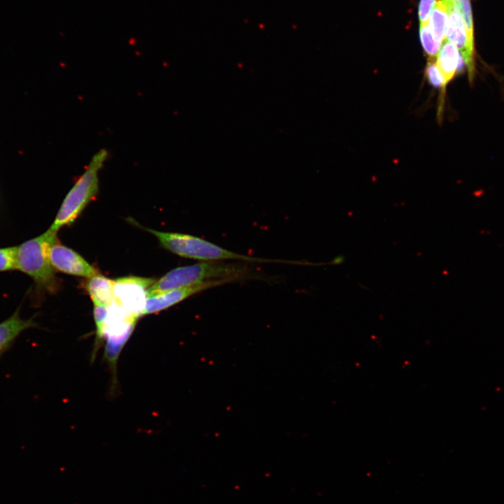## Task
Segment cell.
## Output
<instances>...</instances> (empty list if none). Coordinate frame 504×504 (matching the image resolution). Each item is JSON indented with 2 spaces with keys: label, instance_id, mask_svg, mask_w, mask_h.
<instances>
[{
  "label": "cell",
  "instance_id": "cell-1",
  "mask_svg": "<svg viewBox=\"0 0 504 504\" xmlns=\"http://www.w3.org/2000/svg\"><path fill=\"white\" fill-rule=\"evenodd\" d=\"M57 233L48 229L17 246L16 270L29 276L34 282L30 291L33 305H38L43 295H55L61 288L60 281L49 258V249L57 239Z\"/></svg>",
  "mask_w": 504,
  "mask_h": 504
},
{
  "label": "cell",
  "instance_id": "cell-2",
  "mask_svg": "<svg viewBox=\"0 0 504 504\" xmlns=\"http://www.w3.org/2000/svg\"><path fill=\"white\" fill-rule=\"evenodd\" d=\"M246 265L229 264L217 261L196 263L178 267L166 273L148 288V294L153 295L163 292L193 286L206 281L232 279L241 280L249 275Z\"/></svg>",
  "mask_w": 504,
  "mask_h": 504
},
{
  "label": "cell",
  "instance_id": "cell-3",
  "mask_svg": "<svg viewBox=\"0 0 504 504\" xmlns=\"http://www.w3.org/2000/svg\"><path fill=\"white\" fill-rule=\"evenodd\" d=\"M136 224L157 237L164 248L183 258L207 262L230 260L257 262H286L285 260L250 257L229 251L193 235L157 231L140 226L137 223Z\"/></svg>",
  "mask_w": 504,
  "mask_h": 504
},
{
  "label": "cell",
  "instance_id": "cell-4",
  "mask_svg": "<svg viewBox=\"0 0 504 504\" xmlns=\"http://www.w3.org/2000/svg\"><path fill=\"white\" fill-rule=\"evenodd\" d=\"M107 157L108 151L102 149L92 158L84 172L63 200L49 228L50 230L57 232L61 227L72 224L95 198L99 191L98 173Z\"/></svg>",
  "mask_w": 504,
  "mask_h": 504
},
{
  "label": "cell",
  "instance_id": "cell-5",
  "mask_svg": "<svg viewBox=\"0 0 504 504\" xmlns=\"http://www.w3.org/2000/svg\"><path fill=\"white\" fill-rule=\"evenodd\" d=\"M138 318L113 301L108 307L107 316L100 332L95 335L94 352L101 342L104 341L105 358L115 376L119 355L132 334Z\"/></svg>",
  "mask_w": 504,
  "mask_h": 504
},
{
  "label": "cell",
  "instance_id": "cell-6",
  "mask_svg": "<svg viewBox=\"0 0 504 504\" xmlns=\"http://www.w3.org/2000/svg\"><path fill=\"white\" fill-rule=\"evenodd\" d=\"M155 281L151 278L124 276L114 281V298L116 304L129 314L139 318L143 316L148 290Z\"/></svg>",
  "mask_w": 504,
  "mask_h": 504
},
{
  "label": "cell",
  "instance_id": "cell-7",
  "mask_svg": "<svg viewBox=\"0 0 504 504\" xmlns=\"http://www.w3.org/2000/svg\"><path fill=\"white\" fill-rule=\"evenodd\" d=\"M232 279L206 281L193 286L176 288L147 298L143 315L152 314L175 305L195 294L218 286L234 281Z\"/></svg>",
  "mask_w": 504,
  "mask_h": 504
},
{
  "label": "cell",
  "instance_id": "cell-8",
  "mask_svg": "<svg viewBox=\"0 0 504 504\" xmlns=\"http://www.w3.org/2000/svg\"><path fill=\"white\" fill-rule=\"evenodd\" d=\"M49 258L55 270L70 275L90 278L99 271L73 249L61 244L58 239L49 249Z\"/></svg>",
  "mask_w": 504,
  "mask_h": 504
},
{
  "label": "cell",
  "instance_id": "cell-9",
  "mask_svg": "<svg viewBox=\"0 0 504 504\" xmlns=\"http://www.w3.org/2000/svg\"><path fill=\"white\" fill-rule=\"evenodd\" d=\"M445 39L452 43L458 49L461 59L467 66L469 79L471 81L475 74L474 43L468 38L454 1L450 0H448V20Z\"/></svg>",
  "mask_w": 504,
  "mask_h": 504
},
{
  "label": "cell",
  "instance_id": "cell-10",
  "mask_svg": "<svg viewBox=\"0 0 504 504\" xmlns=\"http://www.w3.org/2000/svg\"><path fill=\"white\" fill-rule=\"evenodd\" d=\"M20 310V307H18L11 316L0 323V357L11 347L22 332L38 328L34 316L23 318Z\"/></svg>",
  "mask_w": 504,
  "mask_h": 504
},
{
  "label": "cell",
  "instance_id": "cell-11",
  "mask_svg": "<svg viewBox=\"0 0 504 504\" xmlns=\"http://www.w3.org/2000/svg\"><path fill=\"white\" fill-rule=\"evenodd\" d=\"M94 305L108 307L114 298V280L99 273L90 277L83 284Z\"/></svg>",
  "mask_w": 504,
  "mask_h": 504
},
{
  "label": "cell",
  "instance_id": "cell-12",
  "mask_svg": "<svg viewBox=\"0 0 504 504\" xmlns=\"http://www.w3.org/2000/svg\"><path fill=\"white\" fill-rule=\"evenodd\" d=\"M459 56L456 47L445 39L437 55L436 64L443 76L446 85L456 74L461 59Z\"/></svg>",
  "mask_w": 504,
  "mask_h": 504
},
{
  "label": "cell",
  "instance_id": "cell-13",
  "mask_svg": "<svg viewBox=\"0 0 504 504\" xmlns=\"http://www.w3.org/2000/svg\"><path fill=\"white\" fill-rule=\"evenodd\" d=\"M447 20L448 0L437 1L428 25L434 38L440 44L445 40Z\"/></svg>",
  "mask_w": 504,
  "mask_h": 504
},
{
  "label": "cell",
  "instance_id": "cell-14",
  "mask_svg": "<svg viewBox=\"0 0 504 504\" xmlns=\"http://www.w3.org/2000/svg\"><path fill=\"white\" fill-rule=\"evenodd\" d=\"M419 36L424 52L429 59H433L438 55L441 44L434 38L428 23L420 25Z\"/></svg>",
  "mask_w": 504,
  "mask_h": 504
},
{
  "label": "cell",
  "instance_id": "cell-15",
  "mask_svg": "<svg viewBox=\"0 0 504 504\" xmlns=\"http://www.w3.org/2000/svg\"><path fill=\"white\" fill-rule=\"evenodd\" d=\"M455 5L461 17L469 41L474 43L473 21L470 0H455Z\"/></svg>",
  "mask_w": 504,
  "mask_h": 504
},
{
  "label": "cell",
  "instance_id": "cell-16",
  "mask_svg": "<svg viewBox=\"0 0 504 504\" xmlns=\"http://www.w3.org/2000/svg\"><path fill=\"white\" fill-rule=\"evenodd\" d=\"M17 246L0 248V272L16 270Z\"/></svg>",
  "mask_w": 504,
  "mask_h": 504
},
{
  "label": "cell",
  "instance_id": "cell-17",
  "mask_svg": "<svg viewBox=\"0 0 504 504\" xmlns=\"http://www.w3.org/2000/svg\"><path fill=\"white\" fill-rule=\"evenodd\" d=\"M426 78L429 83L436 88H440L443 90L445 88V83L442 73L440 72L436 62L433 59H429L425 70Z\"/></svg>",
  "mask_w": 504,
  "mask_h": 504
},
{
  "label": "cell",
  "instance_id": "cell-18",
  "mask_svg": "<svg viewBox=\"0 0 504 504\" xmlns=\"http://www.w3.org/2000/svg\"><path fill=\"white\" fill-rule=\"evenodd\" d=\"M436 4V0H421L419 6V19L420 25L428 23L430 14Z\"/></svg>",
  "mask_w": 504,
  "mask_h": 504
},
{
  "label": "cell",
  "instance_id": "cell-19",
  "mask_svg": "<svg viewBox=\"0 0 504 504\" xmlns=\"http://www.w3.org/2000/svg\"><path fill=\"white\" fill-rule=\"evenodd\" d=\"M450 1H454L455 0H450Z\"/></svg>",
  "mask_w": 504,
  "mask_h": 504
}]
</instances>
